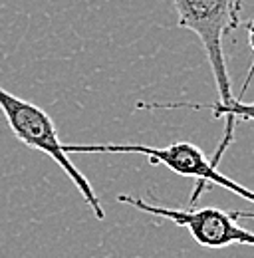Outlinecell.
Wrapping results in <instances>:
<instances>
[{
	"label": "cell",
	"mask_w": 254,
	"mask_h": 258,
	"mask_svg": "<svg viewBox=\"0 0 254 258\" xmlns=\"http://www.w3.org/2000/svg\"><path fill=\"white\" fill-rule=\"evenodd\" d=\"M179 26L199 36L211 66L219 99L209 105L215 117H224V135L217 147L224 153L232 143L236 121L252 119V105L232 96L230 76L224 56V38L236 32L242 24V0H173Z\"/></svg>",
	"instance_id": "obj_1"
},
{
	"label": "cell",
	"mask_w": 254,
	"mask_h": 258,
	"mask_svg": "<svg viewBox=\"0 0 254 258\" xmlns=\"http://www.w3.org/2000/svg\"><path fill=\"white\" fill-rule=\"evenodd\" d=\"M62 151L66 155L74 153H139L145 155L151 165H165L169 171L195 179V191L190 195V207L197 205L199 197L209 189V185L222 187L230 193L242 197L246 203H252L254 195L244 185L234 183L226 175H222L219 167H215L207 153L190 141H177L167 147H149V145H123V143H95V145H74L62 143Z\"/></svg>",
	"instance_id": "obj_2"
},
{
	"label": "cell",
	"mask_w": 254,
	"mask_h": 258,
	"mask_svg": "<svg viewBox=\"0 0 254 258\" xmlns=\"http://www.w3.org/2000/svg\"><path fill=\"white\" fill-rule=\"evenodd\" d=\"M119 203L129 205L141 213L153 215L159 219L171 221L177 226H183L190 232V236L203 246V248H226L230 244H244L252 246L254 234L238 225V219L246 217L252 219V213H242V211H222L215 207H205V209H167L159 207L153 203H147L139 197L133 195H119Z\"/></svg>",
	"instance_id": "obj_4"
},
{
	"label": "cell",
	"mask_w": 254,
	"mask_h": 258,
	"mask_svg": "<svg viewBox=\"0 0 254 258\" xmlns=\"http://www.w3.org/2000/svg\"><path fill=\"white\" fill-rule=\"evenodd\" d=\"M0 111L6 117V123L10 131L30 149H36L50 159L58 163L62 171L70 177L74 187L84 197L86 205L92 209L97 221L105 219V211L95 195L92 183L86 179V175L70 161V157L62 151V141L58 137V129L54 119L36 103H30L22 97L14 96L0 88Z\"/></svg>",
	"instance_id": "obj_3"
}]
</instances>
